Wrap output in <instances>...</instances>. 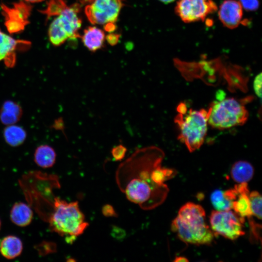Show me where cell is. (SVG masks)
<instances>
[{"label": "cell", "instance_id": "5", "mask_svg": "<svg viewBox=\"0 0 262 262\" xmlns=\"http://www.w3.org/2000/svg\"><path fill=\"white\" fill-rule=\"evenodd\" d=\"M245 103L233 98L214 101L207 110L208 124L219 130L243 125L249 115Z\"/></svg>", "mask_w": 262, "mask_h": 262}, {"label": "cell", "instance_id": "17", "mask_svg": "<svg viewBox=\"0 0 262 262\" xmlns=\"http://www.w3.org/2000/svg\"><path fill=\"white\" fill-rule=\"evenodd\" d=\"M23 248L22 243L17 237L9 235L4 237L0 243V252L6 259H13L20 255Z\"/></svg>", "mask_w": 262, "mask_h": 262}, {"label": "cell", "instance_id": "2", "mask_svg": "<svg viewBox=\"0 0 262 262\" xmlns=\"http://www.w3.org/2000/svg\"><path fill=\"white\" fill-rule=\"evenodd\" d=\"M205 215L202 207L188 202L180 208L178 216L172 221V230L185 243L210 245L214 235L206 223Z\"/></svg>", "mask_w": 262, "mask_h": 262}, {"label": "cell", "instance_id": "1", "mask_svg": "<svg viewBox=\"0 0 262 262\" xmlns=\"http://www.w3.org/2000/svg\"><path fill=\"white\" fill-rule=\"evenodd\" d=\"M164 153L158 148L138 152L119 166L116 181L121 191L130 201L142 209L149 210L162 204L169 189L160 185L152 178L154 169L161 164Z\"/></svg>", "mask_w": 262, "mask_h": 262}, {"label": "cell", "instance_id": "9", "mask_svg": "<svg viewBox=\"0 0 262 262\" xmlns=\"http://www.w3.org/2000/svg\"><path fill=\"white\" fill-rule=\"evenodd\" d=\"M216 10L212 0H179L175 8L177 14L187 23L203 20Z\"/></svg>", "mask_w": 262, "mask_h": 262}, {"label": "cell", "instance_id": "25", "mask_svg": "<svg viewBox=\"0 0 262 262\" xmlns=\"http://www.w3.org/2000/svg\"><path fill=\"white\" fill-rule=\"evenodd\" d=\"M253 87L256 94L260 98L262 95V74L260 73L257 75L253 82Z\"/></svg>", "mask_w": 262, "mask_h": 262}, {"label": "cell", "instance_id": "24", "mask_svg": "<svg viewBox=\"0 0 262 262\" xmlns=\"http://www.w3.org/2000/svg\"><path fill=\"white\" fill-rule=\"evenodd\" d=\"M240 1L242 6L246 10H255L259 6L258 0H240Z\"/></svg>", "mask_w": 262, "mask_h": 262}, {"label": "cell", "instance_id": "16", "mask_svg": "<svg viewBox=\"0 0 262 262\" xmlns=\"http://www.w3.org/2000/svg\"><path fill=\"white\" fill-rule=\"evenodd\" d=\"M22 114L21 107L18 104L7 100L3 103L0 111V120L4 125H13L19 121Z\"/></svg>", "mask_w": 262, "mask_h": 262}, {"label": "cell", "instance_id": "19", "mask_svg": "<svg viewBox=\"0 0 262 262\" xmlns=\"http://www.w3.org/2000/svg\"><path fill=\"white\" fill-rule=\"evenodd\" d=\"M56 152L49 146L44 145L39 146L36 149L34 154L35 163L43 168L52 166L56 161Z\"/></svg>", "mask_w": 262, "mask_h": 262}, {"label": "cell", "instance_id": "15", "mask_svg": "<svg viewBox=\"0 0 262 262\" xmlns=\"http://www.w3.org/2000/svg\"><path fill=\"white\" fill-rule=\"evenodd\" d=\"M33 217V213L29 205L23 202H16L10 212V219L13 223L19 227L29 225Z\"/></svg>", "mask_w": 262, "mask_h": 262}, {"label": "cell", "instance_id": "29", "mask_svg": "<svg viewBox=\"0 0 262 262\" xmlns=\"http://www.w3.org/2000/svg\"><path fill=\"white\" fill-rule=\"evenodd\" d=\"M159 0L164 3H169L173 2L176 0Z\"/></svg>", "mask_w": 262, "mask_h": 262}, {"label": "cell", "instance_id": "22", "mask_svg": "<svg viewBox=\"0 0 262 262\" xmlns=\"http://www.w3.org/2000/svg\"><path fill=\"white\" fill-rule=\"evenodd\" d=\"M249 198L252 216L262 219V196L256 191L249 193Z\"/></svg>", "mask_w": 262, "mask_h": 262}, {"label": "cell", "instance_id": "6", "mask_svg": "<svg viewBox=\"0 0 262 262\" xmlns=\"http://www.w3.org/2000/svg\"><path fill=\"white\" fill-rule=\"evenodd\" d=\"M80 6L76 3L65 7L56 15L49 28V38L51 43L59 46L68 39H76L79 36V30L82 20L79 16Z\"/></svg>", "mask_w": 262, "mask_h": 262}, {"label": "cell", "instance_id": "8", "mask_svg": "<svg viewBox=\"0 0 262 262\" xmlns=\"http://www.w3.org/2000/svg\"><path fill=\"white\" fill-rule=\"evenodd\" d=\"M123 6L122 0H93L86 6L85 13L93 24L106 26L116 22Z\"/></svg>", "mask_w": 262, "mask_h": 262}, {"label": "cell", "instance_id": "4", "mask_svg": "<svg viewBox=\"0 0 262 262\" xmlns=\"http://www.w3.org/2000/svg\"><path fill=\"white\" fill-rule=\"evenodd\" d=\"M179 114L175 118L179 130L178 139L190 152L198 149L203 144L208 129V111L205 109H187L184 103L177 108Z\"/></svg>", "mask_w": 262, "mask_h": 262}, {"label": "cell", "instance_id": "20", "mask_svg": "<svg viewBox=\"0 0 262 262\" xmlns=\"http://www.w3.org/2000/svg\"><path fill=\"white\" fill-rule=\"evenodd\" d=\"M3 137L6 142L11 146L21 145L26 138V132L21 127L14 124L7 125L4 129Z\"/></svg>", "mask_w": 262, "mask_h": 262}, {"label": "cell", "instance_id": "27", "mask_svg": "<svg viewBox=\"0 0 262 262\" xmlns=\"http://www.w3.org/2000/svg\"><path fill=\"white\" fill-rule=\"evenodd\" d=\"M188 260L184 257H178L176 258L174 262H188Z\"/></svg>", "mask_w": 262, "mask_h": 262}, {"label": "cell", "instance_id": "10", "mask_svg": "<svg viewBox=\"0 0 262 262\" xmlns=\"http://www.w3.org/2000/svg\"><path fill=\"white\" fill-rule=\"evenodd\" d=\"M218 15L224 26L234 29L242 21V6L240 2L235 0H226L220 6Z\"/></svg>", "mask_w": 262, "mask_h": 262}, {"label": "cell", "instance_id": "11", "mask_svg": "<svg viewBox=\"0 0 262 262\" xmlns=\"http://www.w3.org/2000/svg\"><path fill=\"white\" fill-rule=\"evenodd\" d=\"M7 16L6 25L9 32H18L24 27L29 14V7L24 3H17L13 8L4 7Z\"/></svg>", "mask_w": 262, "mask_h": 262}, {"label": "cell", "instance_id": "21", "mask_svg": "<svg viewBox=\"0 0 262 262\" xmlns=\"http://www.w3.org/2000/svg\"><path fill=\"white\" fill-rule=\"evenodd\" d=\"M211 200L215 210L227 211L232 209V201L225 196L224 191H214L211 195Z\"/></svg>", "mask_w": 262, "mask_h": 262}, {"label": "cell", "instance_id": "12", "mask_svg": "<svg viewBox=\"0 0 262 262\" xmlns=\"http://www.w3.org/2000/svg\"><path fill=\"white\" fill-rule=\"evenodd\" d=\"M237 191L236 199L233 201L232 209L240 216L250 219L252 217L249 198V191L247 183H238L234 186Z\"/></svg>", "mask_w": 262, "mask_h": 262}, {"label": "cell", "instance_id": "28", "mask_svg": "<svg viewBox=\"0 0 262 262\" xmlns=\"http://www.w3.org/2000/svg\"><path fill=\"white\" fill-rule=\"evenodd\" d=\"M25 1L29 3H38L42 2L45 0H24Z\"/></svg>", "mask_w": 262, "mask_h": 262}, {"label": "cell", "instance_id": "14", "mask_svg": "<svg viewBox=\"0 0 262 262\" xmlns=\"http://www.w3.org/2000/svg\"><path fill=\"white\" fill-rule=\"evenodd\" d=\"M105 38L104 32L96 26H90L85 29L82 36L84 45L92 52L102 48Z\"/></svg>", "mask_w": 262, "mask_h": 262}, {"label": "cell", "instance_id": "30", "mask_svg": "<svg viewBox=\"0 0 262 262\" xmlns=\"http://www.w3.org/2000/svg\"></svg>", "mask_w": 262, "mask_h": 262}, {"label": "cell", "instance_id": "26", "mask_svg": "<svg viewBox=\"0 0 262 262\" xmlns=\"http://www.w3.org/2000/svg\"><path fill=\"white\" fill-rule=\"evenodd\" d=\"M103 215L106 217H117V214L113 207L108 204L104 205L102 208Z\"/></svg>", "mask_w": 262, "mask_h": 262}, {"label": "cell", "instance_id": "3", "mask_svg": "<svg viewBox=\"0 0 262 262\" xmlns=\"http://www.w3.org/2000/svg\"><path fill=\"white\" fill-rule=\"evenodd\" d=\"M52 210L47 218L50 230L72 243L88 226L77 201L68 202L54 197Z\"/></svg>", "mask_w": 262, "mask_h": 262}, {"label": "cell", "instance_id": "18", "mask_svg": "<svg viewBox=\"0 0 262 262\" xmlns=\"http://www.w3.org/2000/svg\"><path fill=\"white\" fill-rule=\"evenodd\" d=\"M254 173V167L250 163L245 161H239L232 165L230 176L238 183H247L253 178Z\"/></svg>", "mask_w": 262, "mask_h": 262}, {"label": "cell", "instance_id": "23", "mask_svg": "<svg viewBox=\"0 0 262 262\" xmlns=\"http://www.w3.org/2000/svg\"><path fill=\"white\" fill-rule=\"evenodd\" d=\"M127 151V148L124 146L119 144L112 148L111 154L115 161H121L125 157Z\"/></svg>", "mask_w": 262, "mask_h": 262}, {"label": "cell", "instance_id": "7", "mask_svg": "<svg viewBox=\"0 0 262 262\" xmlns=\"http://www.w3.org/2000/svg\"><path fill=\"white\" fill-rule=\"evenodd\" d=\"M245 218L231 210L213 211L210 216L211 228L214 235L234 240L244 235Z\"/></svg>", "mask_w": 262, "mask_h": 262}, {"label": "cell", "instance_id": "13", "mask_svg": "<svg viewBox=\"0 0 262 262\" xmlns=\"http://www.w3.org/2000/svg\"><path fill=\"white\" fill-rule=\"evenodd\" d=\"M19 42L0 29V61L4 60L9 66L13 65L15 61L14 51Z\"/></svg>", "mask_w": 262, "mask_h": 262}]
</instances>
